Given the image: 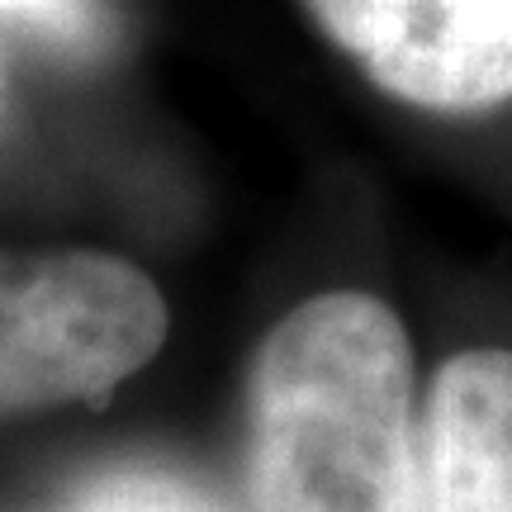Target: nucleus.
<instances>
[{
  "label": "nucleus",
  "mask_w": 512,
  "mask_h": 512,
  "mask_svg": "<svg viewBox=\"0 0 512 512\" xmlns=\"http://www.w3.org/2000/svg\"><path fill=\"white\" fill-rule=\"evenodd\" d=\"M427 512H512V351H460L422 422Z\"/></svg>",
  "instance_id": "obj_4"
},
{
  "label": "nucleus",
  "mask_w": 512,
  "mask_h": 512,
  "mask_svg": "<svg viewBox=\"0 0 512 512\" xmlns=\"http://www.w3.org/2000/svg\"><path fill=\"white\" fill-rule=\"evenodd\" d=\"M256 512H427L413 347L389 304L337 290L275 323L252 366Z\"/></svg>",
  "instance_id": "obj_1"
},
{
  "label": "nucleus",
  "mask_w": 512,
  "mask_h": 512,
  "mask_svg": "<svg viewBox=\"0 0 512 512\" xmlns=\"http://www.w3.org/2000/svg\"><path fill=\"white\" fill-rule=\"evenodd\" d=\"M166 337V304L105 252H0V413L105 399Z\"/></svg>",
  "instance_id": "obj_2"
},
{
  "label": "nucleus",
  "mask_w": 512,
  "mask_h": 512,
  "mask_svg": "<svg viewBox=\"0 0 512 512\" xmlns=\"http://www.w3.org/2000/svg\"><path fill=\"white\" fill-rule=\"evenodd\" d=\"M67 512H223L214 498L195 489L190 479L147 465L100 470L72 494Z\"/></svg>",
  "instance_id": "obj_5"
},
{
  "label": "nucleus",
  "mask_w": 512,
  "mask_h": 512,
  "mask_svg": "<svg viewBox=\"0 0 512 512\" xmlns=\"http://www.w3.org/2000/svg\"><path fill=\"white\" fill-rule=\"evenodd\" d=\"M375 86L427 110L512 95V0H309Z\"/></svg>",
  "instance_id": "obj_3"
},
{
  "label": "nucleus",
  "mask_w": 512,
  "mask_h": 512,
  "mask_svg": "<svg viewBox=\"0 0 512 512\" xmlns=\"http://www.w3.org/2000/svg\"><path fill=\"white\" fill-rule=\"evenodd\" d=\"M0 15L34 19V24H72L76 0H0Z\"/></svg>",
  "instance_id": "obj_6"
}]
</instances>
